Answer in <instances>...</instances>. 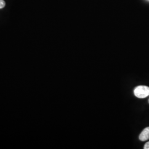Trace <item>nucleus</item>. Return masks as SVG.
Wrapping results in <instances>:
<instances>
[{
    "label": "nucleus",
    "mask_w": 149,
    "mask_h": 149,
    "mask_svg": "<svg viewBox=\"0 0 149 149\" xmlns=\"http://www.w3.org/2000/svg\"><path fill=\"white\" fill-rule=\"evenodd\" d=\"M139 139L142 141H146L149 139V127L145 128L139 135Z\"/></svg>",
    "instance_id": "f03ea898"
},
{
    "label": "nucleus",
    "mask_w": 149,
    "mask_h": 149,
    "mask_svg": "<svg viewBox=\"0 0 149 149\" xmlns=\"http://www.w3.org/2000/svg\"><path fill=\"white\" fill-rule=\"evenodd\" d=\"M134 95L139 98H145L149 96V87L146 86H139L134 90Z\"/></svg>",
    "instance_id": "f257e3e1"
},
{
    "label": "nucleus",
    "mask_w": 149,
    "mask_h": 149,
    "mask_svg": "<svg viewBox=\"0 0 149 149\" xmlns=\"http://www.w3.org/2000/svg\"></svg>",
    "instance_id": "39448f33"
},
{
    "label": "nucleus",
    "mask_w": 149,
    "mask_h": 149,
    "mask_svg": "<svg viewBox=\"0 0 149 149\" xmlns=\"http://www.w3.org/2000/svg\"><path fill=\"white\" fill-rule=\"evenodd\" d=\"M5 5L6 3L4 0H0V9L4 8Z\"/></svg>",
    "instance_id": "7ed1b4c3"
},
{
    "label": "nucleus",
    "mask_w": 149,
    "mask_h": 149,
    "mask_svg": "<svg viewBox=\"0 0 149 149\" xmlns=\"http://www.w3.org/2000/svg\"><path fill=\"white\" fill-rule=\"evenodd\" d=\"M144 149H149V141L147 142L146 144H145L144 147Z\"/></svg>",
    "instance_id": "20e7f679"
}]
</instances>
